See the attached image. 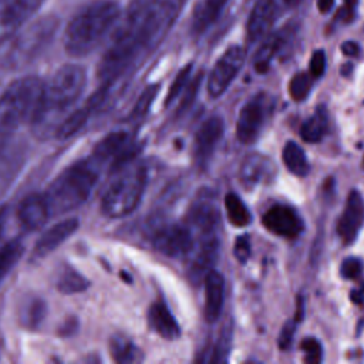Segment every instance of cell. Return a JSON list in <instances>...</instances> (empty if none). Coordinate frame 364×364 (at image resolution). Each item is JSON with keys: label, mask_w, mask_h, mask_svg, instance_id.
I'll return each mask as SVG.
<instances>
[{"label": "cell", "mask_w": 364, "mask_h": 364, "mask_svg": "<svg viewBox=\"0 0 364 364\" xmlns=\"http://www.w3.org/2000/svg\"><path fill=\"white\" fill-rule=\"evenodd\" d=\"M172 0H131L98 64V78L112 84L145 51L154 48L176 20Z\"/></svg>", "instance_id": "1"}, {"label": "cell", "mask_w": 364, "mask_h": 364, "mask_svg": "<svg viewBox=\"0 0 364 364\" xmlns=\"http://www.w3.org/2000/svg\"><path fill=\"white\" fill-rule=\"evenodd\" d=\"M87 85V73L81 65L65 64L44 82L43 95L30 124L43 139L55 138L63 119L74 109Z\"/></svg>", "instance_id": "2"}, {"label": "cell", "mask_w": 364, "mask_h": 364, "mask_svg": "<svg viewBox=\"0 0 364 364\" xmlns=\"http://www.w3.org/2000/svg\"><path fill=\"white\" fill-rule=\"evenodd\" d=\"M119 13L114 0H92L81 7L65 28V51L74 57L94 51L119 20Z\"/></svg>", "instance_id": "3"}, {"label": "cell", "mask_w": 364, "mask_h": 364, "mask_svg": "<svg viewBox=\"0 0 364 364\" xmlns=\"http://www.w3.org/2000/svg\"><path fill=\"white\" fill-rule=\"evenodd\" d=\"M98 169L100 162L91 156L78 159L61 171L44 192L51 216L80 208L97 185Z\"/></svg>", "instance_id": "4"}, {"label": "cell", "mask_w": 364, "mask_h": 364, "mask_svg": "<svg viewBox=\"0 0 364 364\" xmlns=\"http://www.w3.org/2000/svg\"><path fill=\"white\" fill-rule=\"evenodd\" d=\"M44 81L24 75L7 85L0 95V134H13L23 122L31 121L43 95Z\"/></svg>", "instance_id": "5"}, {"label": "cell", "mask_w": 364, "mask_h": 364, "mask_svg": "<svg viewBox=\"0 0 364 364\" xmlns=\"http://www.w3.org/2000/svg\"><path fill=\"white\" fill-rule=\"evenodd\" d=\"M146 169L142 164H127L117 169V175L107 186L101 210L108 218H124L134 212L145 192Z\"/></svg>", "instance_id": "6"}, {"label": "cell", "mask_w": 364, "mask_h": 364, "mask_svg": "<svg viewBox=\"0 0 364 364\" xmlns=\"http://www.w3.org/2000/svg\"><path fill=\"white\" fill-rule=\"evenodd\" d=\"M245 63V50L240 46H230L215 63L208 78V94L212 98L220 97L239 74Z\"/></svg>", "instance_id": "7"}, {"label": "cell", "mask_w": 364, "mask_h": 364, "mask_svg": "<svg viewBox=\"0 0 364 364\" xmlns=\"http://www.w3.org/2000/svg\"><path fill=\"white\" fill-rule=\"evenodd\" d=\"M154 247L168 257H182L193 250L195 240L189 226L165 225L152 236Z\"/></svg>", "instance_id": "8"}, {"label": "cell", "mask_w": 364, "mask_h": 364, "mask_svg": "<svg viewBox=\"0 0 364 364\" xmlns=\"http://www.w3.org/2000/svg\"><path fill=\"white\" fill-rule=\"evenodd\" d=\"M269 101L264 94H257L252 97L240 109L236 125V135L242 144L253 142L267 118Z\"/></svg>", "instance_id": "9"}, {"label": "cell", "mask_w": 364, "mask_h": 364, "mask_svg": "<svg viewBox=\"0 0 364 364\" xmlns=\"http://www.w3.org/2000/svg\"><path fill=\"white\" fill-rule=\"evenodd\" d=\"M44 0H0V43L14 36Z\"/></svg>", "instance_id": "10"}, {"label": "cell", "mask_w": 364, "mask_h": 364, "mask_svg": "<svg viewBox=\"0 0 364 364\" xmlns=\"http://www.w3.org/2000/svg\"><path fill=\"white\" fill-rule=\"evenodd\" d=\"M364 222V200L360 192L351 191L344 210L337 222V233L344 245H351Z\"/></svg>", "instance_id": "11"}, {"label": "cell", "mask_w": 364, "mask_h": 364, "mask_svg": "<svg viewBox=\"0 0 364 364\" xmlns=\"http://www.w3.org/2000/svg\"><path fill=\"white\" fill-rule=\"evenodd\" d=\"M264 228L282 237L293 239L303 230V222L299 215L289 206L276 205L272 206L262 219Z\"/></svg>", "instance_id": "12"}, {"label": "cell", "mask_w": 364, "mask_h": 364, "mask_svg": "<svg viewBox=\"0 0 364 364\" xmlns=\"http://www.w3.org/2000/svg\"><path fill=\"white\" fill-rule=\"evenodd\" d=\"M50 208L44 193L27 195L17 208V220L26 232H33L46 225L50 219Z\"/></svg>", "instance_id": "13"}, {"label": "cell", "mask_w": 364, "mask_h": 364, "mask_svg": "<svg viewBox=\"0 0 364 364\" xmlns=\"http://www.w3.org/2000/svg\"><path fill=\"white\" fill-rule=\"evenodd\" d=\"M78 219L67 218L48 228L33 247V259H43L61 246L78 229Z\"/></svg>", "instance_id": "14"}, {"label": "cell", "mask_w": 364, "mask_h": 364, "mask_svg": "<svg viewBox=\"0 0 364 364\" xmlns=\"http://www.w3.org/2000/svg\"><path fill=\"white\" fill-rule=\"evenodd\" d=\"M223 135V121L220 117H209L199 127L195 136V159L199 162L208 161V158L213 154L216 145L219 144Z\"/></svg>", "instance_id": "15"}, {"label": "cell", "mask_w": 364, "mask_h": 364, "mask_svg": "<svg viewBox=\"0 0 364 364\" xmlns=\"http://www.w3.org/2000/svg\"><path fill=\"white\" fill-rule=\"evenodd\" d=\"M276 17L274 0H256L246 24V34L250 43L264 37Z\"/></svg>", "instance_id": "16"}, {"label": "cell", "mask_w": 364, "mask_h": 364, "mask_svg": "<svg viewBox=\"0 0 364 364\" xmlns=\"http://www.w3.org/2000/svg\"><path fill=\"white\" fill-rule=\"evenodd\" d=\"M205 284V318L208 323H215L220 317L225 301V280L223 276L210 269L203 276Z\"/></svg>", "instance_id": "17"}, {"label": "cell", "mask_w": 364, "mask_h": 364, "mask_svg": "<svg viewBox=\"0 0 364 364\" xmlns=\"http://www.w3.org/2000/svg\"><path fill=\"white\" fill-rule=\"evenodd\" d=\"M274 175V166L272 161L263 155L253 154L243 159L239 178L243 186L252 188L259 183H267Z\"/></svg>", "instance_id": "18"}, {"label": "cell", "mask_w": 364, "mask_h": 364, "mask_svg": "<svg viewBox=\"0 0 364 364\" xmlns=\"http://www.w3.org/2000/svg\"><path fill=\"white\" fill-rule=\"evenodd\" d=\"M293 33H294V28L289 24L283 27L280 31H276L267 36V38L262 43L257 53L255 54L253 67L257 73H266L269 70L273 58L284 47V44L287 43V40L291 37Z\"/></svg>", "instance_id": "19"}, {"label": "cell", "mask_w": 364, "mask_h": 364, "mask_svg": "<svg viewBox=\"0 0 364 364\" xmlns=\"http://www.w3.org/2000/svg\"><path fill=\"white\" fill-rule=\"evenodd\" d=\"M218 256H219V240L216 233L202 235V242L199 245V249L192 257V262L189 266V274L195 279L205 276L218 260Z\"/></svg>", "instance_id": "20"}, {"label": "cell", "mask_w": 364, "mask_h": 364, "mask_svg": "<svg viewBox=\"0 0 364 364\" xmlns=\"http://www.w3.org/2000/svg\"><path fill=\"white\" fill-rule=\"evenodd\" d=\"M148 323L149 327L162 338L175 340L176 337H179V326L173 314L162 300H158L151 304L148 311Z\"/></svg>", "instance_id": "21"}, {"label": "cell", "mask_w": 364, "mask_h": 364, "mask_svg": "<svg viewBox=\"0 0 364 364\" xmlns=\"http://www.w3.org/2000/svg\"><path fill=\"white\" fill-rule=\"evenodd\" d=\"M229 0H200L191 20V31L195 36L205 33L220 16Z\"/></svg>", "instance_id": "22"}, {"label": "cell", "mask_w": 364, "mask_h": 364, "mask_svg": "<svg viewBox=\"0 0 364 364\" xmlns=\"http://www.w3.org/2000/svg\"><path fill=\"white\" fill-rule=\"evenodd\" d=\"M188 222L198 229L200 235L215 233L219 223V212L210 202H199L193 205L188 213Z\"/></svg>", "instance_id": "23"}, {"label": "cell", "mask_w": 364, "mask_h": 364, "mask_svg": "<svg viewBox=\"0 0 364 364\" xmlns=\"http://www.w3.org/2000/svg\"><path fill=\"white\" fill-rule=\"evenodd\" d=\"M109 353L114 361L121 364L128 363H139L144 358L139 347L127 336L115 334L109 341Z\"/></svg>", "instance_id": "24"}, {"label": "cell", "mask_w": 364, "mask_h": 364, "mask_svg": "<svg viewBox=\"0 0 364 364\" xmlns=\"http://www.w3.org/2000/svg\"><path fill=\"white\" fill-rule=\"evenodd\" d=\"M9 136L0 134V192L10 183L20 164V155L9 145Z\"/></svg>", "instance_id": "25"}, {"label": "cell", "mask_w": 364, "mask_h": 364, "mask_svg": "<svg viewBox=\"0 0 364 364\" xmlns=\"http://www.w3.org/2000/svg\"><path fill=\"white\" fill-rule=\"evenodd\" d=\"M282 156H283V162H284L286 168L291 173H294L297 176H304L309 173L310 165H309L304 151L300 148L299 144L289 141L283 148Z\"/></svg>", "instance_id": "26"}, {"label": "cell", "mask_w": 364, "mask_h": 364, "mask_svg": "<svg viewBox=\"0 0 364 364\" xmlns=\"http://www.w3.org/2000/svg\"><path fill=\"white\" fill-rule=\"evenodd\" d=\"M326 131L327 114L323 107H318L317 111L303 122L300 128V135L306 142H318L323 139Z\"/></svg>", "instance_id": "27"}, {"label": "cell", "mask_w": 364, "mask_h": 364, "mask_svg": "<svg viewBox=\"0 0 364 364\" xmlns=\"http://www.w3.org/2000/svg\"><path fill=\"white\" fill-rule=\"evenodd\" d=\"M24 245L21 240L14 239L0 247V283L7 277L10 270L18 263L23 256Z\"/></svg>", "instance_id": "28"}, {"label": "cell", "mask_w": 364, "mask_h": 364, "mask_svg": "<svg viewBox=\"0 0 364 364\" xmlns=\"http://www.w3.org/2000/svg\"><path fill=\"white\" fill-rule=\"evenodd\" d=\"M225 209L228 213V218L232 225L243 228L250 223L252 215L247 209V206L243 203V200L236 195L229 192L225 196Z\"/></svg>", "instance_id": "29"}, {"label": "cell", "mask_w": 364, "mask_h": 364, "mask_svg": "<svg viewBox=\"0 0 364 364\" xmlns=\"http://www.w3.org/2000/svg\"><path fill=\"white\" fill-rule=\"evenodd\" d=\"M88 284H90L88 280L73 267H65L57 280V287L64 294H74V293L84 291L88 287Z\"/></svg>", "instance_id": "30"}, {"label": "cell", "mask_w": 364, "mask_h": 364, "mask_svg": "<svg viewBox=\"0 0 364 364\" xmlns=\"http://www.w3.org/2000/svg\"><path fill=\"white\" fill-rule=\"evenodd\" d=\"M311 87V75L306 73H297L289 84V92L294 101H303Z\"/></svg>", "instance_id": "31"}, {"label": "cell", "mask_w": 364, "mask_h": 364, "mask_svg": "<svg viewBox=\"0 0 364 364\" xmlns=\"http://www.w3.org/2000/svg\"><path fill=\"white\" fill-rule=\"evenodd\" d=\"M191 70H192V64H188L178 73L172 85L169 87V91H168V95H166V100H165L166 105H169L181 92H183L185 87L188 85V82L191 80Z\"/></svg>", "instance_id": "32"}, {"label": "cell", "mask_w": 364, "mask_h": 364, "mask_svg": "<svg viewBox=\"0 0 364 364\" xmlns=\"http://www.w3.org/2000/svg\"><path fill=\"white\" fill-rule=\"evenodd\" d=\"M301 350L304 351V361L309 364H317L323 358L321 344L311 337H307L301 341Z\"/></svg>", "instance_id": "33"}, {"label": "cell", "mask_w": 364, "mask_h": 364, "mask_svg": "<svg viewBox=\"0 0 364 364\" xmlns=\"http://www.w3.org/2000/svg\"><path fill=\"white\" fill-rule=\"evenodd\" d=\"M156 92H158V85H149V87L141 94L138 102H136L135 107H134L132 115H134V117H141V115H144V114L148 111V108H149L152 100L155 98Z\"/></svg>", "instance_id": "34"}, {"label": "cell", "mask_w": 364, "mask_h": 364, "mask_svg": "<svg viewBox=\"0 0 364 364\" xmlns=\"http://www.w3.org/2000/svg\"><path fill=\"white\" fill-rule=\"evenodd\" d=\"M340 273L344 279H358L363 273V263L357 257H347L343 260Z\"/></svg>", "instance_id": "35"}, {"label": "cell", "mask_w": 364, "mask_h": 364, "mask_svg": "<svg viewBox=\"0 0 364 364\" xmlns=\"http://www.w3.org/2000/svg\"><path fill=\"white\" fill-rule=\"evenodd\" d=\"M229 347H230V330H226L220 336V338H219V341H218V344L215 347V353H213V355H212V358L209 361L210 363L226 361L228 360V354H229Z\"/></svg>", "instance_id": "36"}, {"label": "cell", "mask_w": 364, "mask_h": 364, "mask_svg": "<svg viewBox=\"0 0 364 364\" xmlns=\"http://www.w3.org/2000/svg\"><path fill=\"white\" fill-rule=\"evenodd\" d=\"M200 80H202V73H199L193 80H191L188 82V85L185 87V91H183V97H182V101H181V105H179V111L186 109V107H189L192 104V101L196 97L198 88L200 85Z\"/></svg>", "instance_id": "37"}, {"label": "cell", "mask_w": 364, "mask_h": 364, "mask_svg": "<svg viewBox=\"0 0 364 364\" xmlns=\"http://www.w3.org/2000/svg\"><path fill=\"white\" fill-rule=\"evenodd\" d=\"M310 75L313 78H320L326 70V53L323 50H317L311 54L310 58Z\"/></svg>", "instance_id": "38"}, {"label": "cell", "mask_w": 364, "mask_h": 364, "mask_svg": "<svg viewBox=\"0 0 364 364\" xmlns=\"http://www.w3.org/2000/svg\"><path fill=\"white\" fill-rule=\"evenodd\" d=\"M299 320H289L283 328H282V333L279 336V340H277V344L282 350H287L290 346H291V341H293V337H294V333H296V326H297Z\"/></svg>", "instance_id": "39"}, {"label": "cell", "mask_w": 364, "mask_h": 364, "mask_svg": "<svg viewBox=\"0 0 364 364\" xmlns=\"http://www.w3.org/2000/svg\"><path fill=\"white\" fill-rule=\"evenodd\" d=\"M27 307H28V314L26 316L24 320L30 327H36L44 316V304L40 300L34 299Z\"/></svg>", "instance_id": "40"}, {"label": "cell", "mask_w": 364, "mask_h": 364, "mask_svg": "<svg viewBox=\"0 0 364 364\" xmlns=\"http://www.w3.org/2000/svg\"><path fill=\"white\" fill-rule=\"evenodd\" d=\"M233 253H235V257L240 263H245L249 259V256H250V240H249L247 235H242L236 239Z\"/></svg>", "instance_id": "41"}, {"label": "cell", "mask_w": 364, "mask_h": 364, "mask_svg": "<svg viewBox=\"0 0 364 364\" xmlns=\"http://www.w3.org/2000/svg\"><path fill=\"white\" fill-rule=\"evenodd\" d=\"M343 1H344V7L338 13V18H341L344 23H348L355 16L357 0H343Z\"/></svg>", "instance_id": "42"}, {"label": "cell", "mask_w": 364, "mask_h": 364, "mask_svg": "<svg viewBox=\"0 0 364 364\" xmlns=\"http://www.w3.org/2000/svg\"><path fill=\"white\" fill-rule=\"evenodd\" d=\"M341 50H343V53H344L346 55H348V57H355V55H358V53H360L358 44L354 43V41H347V43H344V44L341 46Z\"/></svg>", "instance_id": "43"}, {"label": "cell", "mask_w": 364, "mask_h": 364, "mask_svg": "<svg viewBox=\"0 0 364 364\" xmlns=\"http://www.w3.org/2000/svg\"><path fill=\"white\" fill-rule=\"evenodd\" d=\"M334 4V0H317V7L321 13H327L331 10Z\"/></svg>", "instance_id": "44"}, {"label": "cell", "mask_w": 364, "mask_h": 364, "mask_svg": "<svg viewBox=\"0 0 364 364\" xmlns=\"http://www.w3.org/2000/svg\"><path fill=\"white\" fill-rule=\"evenodd\" d=\"M6 218H7V208H0V236H1L3 230H4Z\"/></svg>", "instance_id": "45"}, {"label": "cell", "mask_w": 364, "mask_h": 364, "mask_svg": "<svg viewBox=\"0 0 364 364\" xmlns=\"http://www.w3.org/2000/svg\"><path fill=\"white\" fill-rule=\"evenodd\" d=\"M286 3V6H290V7H294L296 4H299L300 0H283Z\"/></svg>", "instance_id": "46"}, {"label": "cell", "mask_w": 364, "mask_h": 364, "mask_svg": "<svg viewBox=\"0 0 364 364\" xmlns=\"http://www.w3.org/2000/svg\"><path fill=\"white\" fill-rule=\"evenodd\" d=\"M172 1H173L175 4H178L181 9H182V7H183V4L186 3V0H172Z\"/></svg>", "instance_id": "47"}, {"label": "cell", "mask_w": 364, "mask_h": 364, "mask_svg": "<svg viewBox=\"0 0 364 364\" xmlns=\"http://www.w3.org/2000/svg\"><path fill=\"white\" fill-rule=\"evenodd\" d=\"M363 168H364V155H363Z\"/></svg>", "instance_id": "48"}]
</instances>
